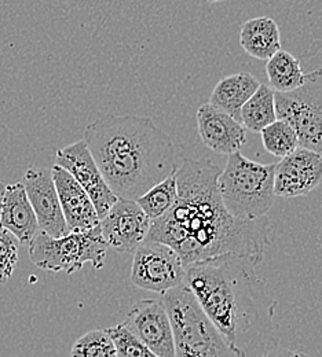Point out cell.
Returning a JSON list of instances; mask_svg holds the SVG:
<instances>
[{"label": "cell", "mask_w": 322, "mask_h": 357, "mask_svg": "<svg viewBox=\"0 0 322 357\" xmlns=\"http://www.w3.org/2000/svg\"><path fill=\"white\" fill-rule=\"evenodd\" d=\"M55 165L64 168L82 185L89 194L99 220H102L119 198L106 184L86 142L79 140L59 149L55 154Z\"/></svg>", "instance_id": "cell-9"}, {"label": "cell", "mask_w": 322, "mask_h": 357, "mask_svg": "<svg viewBox=\"0 0 322 357\" xmlns=\"http://www.w3.org/2000/svg\"><path fill=\"white\" fill-rule=\"evenodd\" d=\"M106 252L108 245L99 225L83 232H69L61 238L39 232L29 245V259L36 267L69 275L87 263L94 269H101L105 266Z\"/></svg>", "instance_id": "cell-6"}, {"label": "cell", "mask_w": 322, "mask_h": 357, "mask_svg": "<svg viewBox=\"0 0 322 357\" xmlns=\"http://www.w3.org/2000/svg\"><path fill=\"white\" fill-rule=\"evenodd\" d=\"M178 199V185L175 175L164 178L161 183L153 185L136 202L150 220H156L166 215Z\"/></svg>", "instance_id": "cell-21"}, {"label": "cell", "mask_w": 322, "mask_h": 357, "mask_svg": "<svg viewBox=\"0 0 322 357\" xmlns=\"http://www.w3.org/2000/svg\"><path fill=\"white\" fill-rule=\"evenodd\" d=\"M251 260L224 255L186 268L184 286L228 342L245 357L279 345L276 301Z\"/></svg>", "instance_id": "cell-2"}, {"label": "cell", "mask_w": 322, "mask_h": 357, "mask_svg": "<svg viewBox=\"0 0 322 357\" xmlns=\"http://www.w3.org/2000/svg\"><path fill=\"white\" fill-rule=\"evenodd\" d=\"M259 80L247 72L224 77L212 91L210 105L241 123V109L259 89Z\"/></svg>", "instance_id": "cell-17"}, {"label": "cell", "mask_w": 322, "mask_h": 357, "mask_svg": "<svg viewBox=\"0 0 322 357\" xmlns=\"http://www.w3.org/2000/svg\"><path fill=\"white\" fill-rule=\"evenodd\" d=\"M106 331L115 344L117 357H159L133 335L123 323L109 327Z\"/></svg>", "instance_id": "cell-24"}, {"label": "cell", "mask_w": 322, "mask_h": 357, "mask_svg": "<svg viewBox=\"0 0 322 357\" xmlns=\"http://www.w3.org/2000/svg\"><path fill=\"white\" fill-rule=\"evenodd\" d=\"M71 357H117V355L106 330H92L73 344Z\"/></svg>", "instance_id": "cell-23"}, {"label": "cell", "mask_w": 322, "mask_h": 357, "mask_svg": "<svg viewBox=\"0 0 322 357\" xmlns=\"http://www.w3.org/2000/svg\"><path fill=\"white\" fill-rule=\"evenodd\" d=\"M0 225L10 231L20 243L29 246L41 232L36 215L22 183L4 187L0 204Z\"/></svg>", "instance_id": "cell-16"}, {"label": "cell", "mask_w": 322, "mask_h": 357, "mask_svg": "<svg viewBox=\"0 0 322 357\" xmlns=\"http://www.w3.org/2000/svg\"><path fill=\"white\" fill-rule=\"evenodd\" d=\"M261 136L265 150L277 158H285L300 147L295 130L281 119H277L273 124L261 131Z\"/></svg>", "instance_id": "cell-22"}, {"label": "cell", "mask_w": 322, "mask_h": 357, "mask_svg": "<svg viewBox=\"0 0 322 357\" xmlns=\"http://www.w3.org/2000/svg\"><path fill=\"white\" fill-rule=\"evenodd\" d=\"M321 183L322 155L309 149L298 147L276 164V197H303L316 190Z\"/></svg>", "instance_id": "cell-12"}, {"label": "cell", "mask_w": 322, "mask_h": 357, "mask_svg": "<svg viewBox=\"0 0 322 357\" xmlns=\"http://www.w3.org/2000/svg\"><path fill=\"white\" fill-rule=\"evenodd\" d=\"M197 130L201 142L217 154L230 155L247 143L244 126L210 103L197 110Z\"/></svg>", "instance_id": "cell-14"}, {"label": "cell", "mask_w": 322, "mask_h": 357, "mask_svg": "<svg viewBox=\"0 0 322 357\" xmlns=\"http://www.w3.org/2000/svg\"><path fill=\"white\" fill-rule=\"evenodd\" d=\"M277 117L289 123L299 146L322 155V68L307 73L292 92H276Z\"/></svg>", "instance_id": "cell-7"}, {"label": "cell", "mask_w": 322, "mask_h": 357, "mask_svg": "<svg viewBox=\"0 0 322 357\" xmlns=\"http://www.w3.org/2000/svg\"><path fill=\"white\" fill-rule=\"evenodd\" d=\"M83 140L117 198L136 201L178 171L173 139L149 117L109 114L92 123Z\"/></svg>", "instance_id": "cell-3"}, {"label": "cell", "mask_w": 322, "mask_h": 357, "mask_svg": "<svg viewBox=\"0 0 322 357\" xmlns=\"http://www.w3.org/2000/svg\"><path fill=\"white\" fill-rule=\"evenodd\" d=\"M276 164H261L244 157L240 151L230 154L218 178L219 192L226 211L240 220L265 218L275 205Z\"/></svg>", "instance_id": "cell-5"}, {"label": "cell", "mask_w": 322, "mask_h": 357, "mask_svg": "<svg viewBox=\"0 0 322 357\" xmlns=\"http://www.w3.org/2000/svg\"><path fill=\"white\" fill-rule=\"evenodd\" d=\"M259 357H310L306 354L302 352H296V351H291V349H285V348H279L277 347L276 349L263 354Z\"/></svg>", "instance_id": "cell-26"}, {"label": "cell", "mask_w": 322, "mask_h": 357, "mask_svg": "<svg viewBox=\"0 0 322 357\" xmlns=\"http://www.w3.org/2000/svg\"><path fill=\"white\" fill-rule=\"evenodd\" d=\"M150 224L152 220L136 201L119 198L99 227L108 248L119 253L134 255L146 241Z\"/></svg>", "instance_id": "cell-11"}, {"label": "cell", "mask_w": 322, "mask_h": 357, "mask_svg": "<svg viewBox=\"0 0 322 357\" xmlns=\"http://www.w3.org/2000/svg\"><path fill=\"white\" fill-rule=\"evenodd\" d=\"M22 184L36 215L41 232H45L52 238H61L69 234L51 169L31 167L24 175Z\"/></svg>", "instance_id": "cell-13"}, {"label": "cell", "mask_w": 322, "mask_h": 357, "mask_svg": "<svg viewBox=\"0 0 322 357\" xmlns=\"http://www.w3.org/2000/svg\"><path fill=\"white\" fill-rule=\"evenodd\" d=\"M160 300L171 320L175 357H245L231 347L184 284L161 294Z\"/></svg>", "instance_id": "cell-4"}, {"label": "cell", "mask_w": 322, "mask_h": 357, "mask_svg": "<svg viewBox=\"0 0 322 357\" xmlns=\"http://www.w3.org/2000/svg\"><path fill=\"white\" fill-rule=\"evenodd\" d=\"M59 205L69 232H83L98 227L101 220L89 194L64 168H51Z\"/></svg>", "instance_id": "cell-15"}, {"label": "cell", "mask_w": 322, "mask_h": 357, "mask_svg": "<svg viewBox=\"0 0 322 357\" xmlns=\"http://www.w3.org/2000/svg\"><path fill=\"white\" fill-rule=\"evenodd\" d=\"M266 75L269 87L281 93L292 92L302 87L306 77L300 61L284 50L277 51L270 59H268Z\"/></svg>", "instance_id": "cell-19"}, {"label": "cell", "mask_w": 322, "mask_h": 357, "mask_svg": "<svg viewBox=\"0 0 322 357\" xmlns=\"http://www.w3.org/2000/svg\"><path fill=\"white\" fill-rule=\"evenodd\" d=\"M221 172L210 160H184L175 172V205L150 224L146 241L168 245L184 267L224 255L241 256L258 266L270 245L268 216L240 220L226 211L218 185Z\"/></svg>", "instance_id": "cell-1"}, {"label": "cell", "mask_w": 322, "mask_h": 357, "mask_svg": "<svg viewBox=\"0 0 322 357\" xmlns=\"http://www.w3.org/2000/svg\"><path fill=\"white\" fill-rule=\"evenodd\" d=\"M3 191H4V185L0 183V204H1V197H3Z\"/></svg>", "instance_id": "cell-27"}, {"label": "cell", "mask_w": 322, "mask_h": 357, "mask_svg": "<svg viewBox=\"0 0 322 357\" xmlns=\"http://www.w3.org/2000/svg\"><path fill=\"white\" fill-rule=\"evenodd\" d=\"M208 3H219V1H224V0H207Z\"/></svg>", "instance_id": "cell-28"}, {"label": "cell", "mask_w": 322, "mask_h": 357, "mask_svg": "<svg viewBox=\"0 0 322 357\" xmlns=\"http://www.w3.org/2000/svg\"><path fill=\"white\" fill-rule=\"evenodd\" d=\"M186 268L168 245L145 241L134 253L131 280L142 290L164 294L184 283Z\"/></svg>", "instance_id": "cell-8"}, {"label": "cell", "mask_w": 322, "mask_h": 357, "mask_svg": "<svg viewBox=\"0 0 322 357\" xmlns=\"http://www.w3.org/2000/svg\"><path fill=\"white\" fill-rule=\"evenodd\" d=\"M277 119L276 92L268 84H261L241 109V124L245 130L261 132Z\"/></svg>", "instance_id": "cell-20"}, {"label": "cell", "mask_w": 322, "mask_h": 357, "mask_svg": "<svg viewBox=\"0 0 322 357\" xmlns=\"http://www.w3.org/2000/svg\"><path fill=\"white\" fill-rule=\"evenodd\" d=\"M18 239L0 225V283H6L18 263Z\"/></svg>", "instance_id": "cell-25"}, {"label": "cell", "mask_w": 322, "mask_h": 357, "mask_svg": "<svg viewBox=\"0 0 322 357\" xmlns=\"http://www.w3.org/2000/svg\"><path fill=\"white\" fill-rule=\"evenodd\" d=\"M123 326L156 356L175 357L171 320L160 298L133 304Z\"/></svg>", "instance_id": "cell-10"}, {"label": "cell", "mask_w": 322, "mask_h": 357, "mask_svg": "<svg viewBox=\"0 0 322 357\" xmlns=\"http://www.w3.org/2000/svg\"><path fill=\"white\" fill-rule=\"evenodd\" d=\"M240 45L255 59L268 61L281 50V33L270 17H256L245 21L240 32Z\"/></svg>", "instance_id": "cell-18"}]
</instances>
